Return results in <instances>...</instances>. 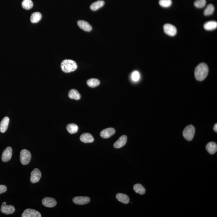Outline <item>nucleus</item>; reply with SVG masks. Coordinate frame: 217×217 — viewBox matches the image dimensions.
<instances>
[{"label":"nucleus","mask_w":217,"mask_h":217,"mask_svg":"<svg viewBox=\"0 0 217 217\" xmlns=\"http://www.w3.org/2000/svg\"><path fill=\"white\" fill-rule=\"evenodd\" d=\"M209 68L208 65L204 63H200L195 68V76L197 81H204L208 75Z\"/></svg>","instance_id":"1"},{"label":"nucleus","mask_w":217,"mask_h":217,"mask_svg":"<svg viewBox=\"0 0 217 217\" xmlns=\"http://www.w3.org/2000/svg\"><path fill=\"white\" fill-rule=\"evenodd\" d=\"M61 68L64 72L69 73L75 71L77 65L75 61L71 60H65L61 63Z\"/></svg>","instance_id":"2"},{"label":"nucleus","mask_w":217,"mask_h":217,"mask_svg":"<svg viewBox=\"0 0 217 217\" xmlns=\"http://www.w3.org/2000/svg\"><path fill=\"white\" fill-rule=\"evenodd\" d=\"M195 131V128L194 126L190 125L187 126L183 130V136L187 141H191L194 138Z\"/></svg>","instance_id":"3"},{"label":"nucleus","mask_w":217,"mask_h":217,"mask_svg":"<svg viewBox=\"0 0 217 217\" xmlns=\"http://www.w3.org/2000/svg\"><path fill=\"white\" fill-rule=\"evenodd\" d=\"M32 155L30 152L26 149L21 151L20 160L21 163L23 165L28 164L31 159Z\"/></svg>","instance_id":"4"},{"label":"nucleus","mask_w":217,"mask_h":217,"mask_svg":"<svg viewBox=\"0 0 217 217\" xmlns=\"http://www.w3.org/2000/svg\"><path fill=\"white\" fill-rule=\"evenodd\" d=\"M22 217H41L39 211L32 209H27L22 214Z\"/></svg>","instance_id":"5"},{"label":"nucleus","mask_w":217,"mask_h":217,"mask_svg":"<svg viewBox=\"0 0 217 217\" xmlns=\"http://www.w3.org/2000/svg\"><path fill=\"white\" fill-rule=\"evenodd\" d=\"M164 30L166 34L171 36H175L177 33V29L175 27L170 24H166L164 26Z\"/></svg>","instance_id":"6"},{"label":"nucleus","mask_w":217,"mask_h":217,"mask_svg":"<svg viewBox=\"0 0 217 217\" xmlns=\"http://www.w3.org/2000/svg\"><path fill=\"white\" fill-rule=\"evenodd\" d=\"M1 211L2 213L9 215L15 212V208L13 205H7L6 203L4 202L1 205Z\"/></svg>","instance_id":"7"},{"label":"nucleus","mask_w":217,"mask_h":217,"mask_svg":"<svg viewBox=\"0 0 217 217\" xmlns=\"http://www.w3.org/2000/svg\"><path fill=\"white\" fill-rule=\"evenodd\" d=\"M41 173L38 169H35L31 173L30 177V181L32 183L38 182L41 177Z\"/></svg>","instance_id":"8"},{"label":"nucleus","mask_w":217,"mask_h":217,"mask_svg":"<svg viewBox=\"0 0 217 217\" xmlns=\"http://www.w3.org/2000/svg\"><path fill=\"white\" fill-rule=\"evenodd\" d=\"M73 202L77 205H83L87 204L90 201V198L87 197L79 196L74 197Z\"/></svg>","instance_id":"9"},{"label":"nucleus","mask_w":217,"mask_h":217,"mask_svg":"<svg viewBox=\"0 0 217 217\" xmlns=\"http://www.w3.org/2000/svg\"><path fill=\"white\" fill-rule=\"evenodd\" d=\"M42 204L43 206L47 208H53L57 205V202L54 198L47 197L43 199Z\"/></svg>","instance_id":"10"},{"label":"nucleus","mask_w":217,"mask_h":217,"mask_svg":"<svg viewBox=\"0 0 217 217\" xmlns=\"http://www.w3.org/2000/svg\"><path fill=\"white\" fill-rule=\"evenodd\" d=\"M115 130L114 128L110 127V128H106V129L102 130L100 133V136L102 138L107 139L112 136L115 134Z\"/></svg>","instance_id":"11"},{"label":"nucleus","mask_w":217,"mask_h":217,"mask_svg":"<svg viewBox=\"0 0 217 217\" xmlns=\"http://www.w3.org/2000/svg\"><path fill=\"white\" fill-rule=\"evenodd\" d=\"M12 149L11 147H7L2 152V160L4 162L9 161L12 158Z\"/></svg>","instance_id":"12"},{"label":"nucleus","mask_w":217,"mask_h":217,"mask_svg":"<svg viewBox=\"0 0 217 217\" xmlns=\"http://www.w3.org/2000/svg\"><path fill=\"white\" fill-rule=\"evenodd\" d=\"M127 137L125 135L122 136L115 143L113 146L116 148H120L124 146L126 143Z\"/></svg>","instance_id":"13"},{"label":"nucleus","mask_w":217,"mask_h":217,"mask_svg":"<svg viewBox=\"0 0 217 217\" xmlns=\"http://www.w3.org/2000/svg\"><path fill=\"white\" fill-rule=\"evenodd\" d=\"M78 25L79 27L85 31L90 32L92 30V26L86 21L80 20L78 22Z\"/></svg>","instance_id":"14"},{"label":"nucleus","mask_w":217,"mask_h":217,"mask_svg":"<svg viewBox=\"0 0 217 217\" xmlns=\"http://www.w3.org/2000/svg\"><path fill=\"white\" fill-rule=\"evenodd\" d=\"M9 119L7 117H4L0 123V131L2 133L5 132L7 130L9 125Z\"/></svg>","instance_id":"15"},{"label":"nucleus","mask_w":217,"mask_h":217,"mask_svg":"<svg viewBox=\"0 0 217 217\" xmlns=\"http://www.w3.org/2000/svg\"><path fill=\"white\" fill-rule=\"evenodd\" d=\"M81 141V142L85 143H89L93 142L94 139L93 137L90 134L84 133L82 134L80 136Z\"/></svg>","instance_id":"16"},{"label":"nucleus","mask_w":217,"mask_h":217,"mask_svg":"<svg viewBox=\"0 0 217 217\" xmlns=\"http://www.w3.org/2000/svg\"><path fill=\"white\" fill-rule=\"evenodd\" d=\"M206 149L209 153L211 155H213L216 153L217 151V144L213 142L208 143L206 146Z\"/></svg>","instance_id":"17"},{"label":"nucleus","mask_w":217,"mask_h":217,"mask_svg":"<svg viewBox=\"0 0 217 217\" xmlns=\"http://www.w3.org/2000/svg\"><path fill=\"white\" fill-rule=\"evenodd\" d=\"M116 197L118 201L123 204H127L130 202L129 197L126 195L119 193L116 195Z\"/></svg>","instance_id":"18"},{"label":"nucleus","mask_w":217,"mask_h":217,"mask_svg":"<svg viewBox=\"0 0 217 217\" xmlns=\"http://www.w3.org/2000/svg\"><path fill=\"white\" fill-rule=\"evenodd\" d=\"M217 27V23L215 21H210L207 22L204 25V29L208 31L214 30Z\"/></svg>","instance_id":"19"},{"label":"nucleus","mask_w":217,"mask_h":217,"mask_svg":"<svg viewBox=\"0 0 217 217\" xmlns=\"http://www.w3.org/2000/svg\"><path fill=\"white\" fill-rule=\"evenodd\" d=\"M42 17V14L40 12H33L31 15L30 21L32 23H37L41 19Z\"/></svg>","instance_id":"20"},{"label":"nucleus","mask_w":217,"mask_h":217,"mask_svg":"<svg viewBox=\"0 0 217 217\" xmlns=\"http://www.w3.org/2000/svg\"><path fill=\"white\" fill-rule=\"evenodd\" d=\"M70 99L78 100L81 99V95L75 89H71L68 93Z\"/></svg>","instance_id":"21"},{"label":"nucleus","mask_w":217,"mask_h":217,"mask_svg":"<svg viewBox=\"0 0 217 217\" xmlns=\"http://www.w3.org/2000/svg\"><path fill=\"white\" fill-rule=\"evenodd\" d=\"M105 2L103 1H96L91 5L90 8L92 11L97 10L104 5Z\"/></svg>","instance_id":"22"},{"label":"nucleus","mask_w":217,"mask_h":217,"mask_svg":"<svg viewBox=\"0 0 217 217\" xmlns=\"http://www.w3.org/2000/svg\"><path fill=\"white\" fill-rule=\"evenodd\" d=\"M134 191L137 194L141 195H144L145 192V189L142 185L140 184H135L134 186Z\"/></svg>","instance_id":"23"},{"label":"nucleus","mask_w":217,"mask_h":217,"mask_svg":"<svg viewBox=\"0 0 217 217\" xmlns=\"http://www.w3.org/2000/svg\"><path fill=\"white\" fill-rule=\"evenodd\" d=\"M100 81L96 78H91L87 81V84L91 87L94 88L100 85Z\"/></svg>","instance_id":"24"},{"label":"nucleus","mask_w":217,"mask_h":217,"mask_svg":"<svg viewBox=\"0 0 217 217\" xmlns=\"http://www.w3.org/2000/svg\"><path fill=\"white\" fill-rule=\"evenodd\" d=\"M67 129L69 133L74 134L77 132L78 127L76 125L74 124H68L67 126Z\"/></svg>","instance_id":"25"},{"label":"nucleus","mask_w":217,"mask_h":217,"mask_svg":"<svg viewBox=\"0 0 217 217\" xmlns=\"http://www.w3.org/2000/svg\"><path fill=\"white\" fill-rule=\"evenodd\" d=\"M33 3L32 0H23L22 2V7L24 9L29 10L33 7Z\"/></svg>","instance_id":"26"},{"label":"nucleus","mask_w":217,"mask_h":217,"mask_svg":"<svg viewBox=\"0 0 217 217\" xmlns=\"http://www.w3.org/2000/svg\"><path fill=\"white\" fill-rule=\"evenodd\" d=\"M215 10V7L212 4H209L204 11V15L205 16H209L212 15Z\"/></svg>","instance_id":"27"},{"label":"nucleus","mask_w":217,"mask_h":217,"mask_svg":"<svg viewBox=\"0 0 217 217\" xmlns=\"http://www.w3.org/2000/svg\"><path fill=\"white\" fill-rule=\"evenodd\" d=\"M159 3L163 7L167 8L171 5L172 1L171 0H160Z\"/></svg>","instance_id":"28"},{"label":"nucleus","mask_w":217,"mask_h":217,"mask_svg":"<svg viewBox=\"0 0 217 217\" xmlns=\"http://www.w3.org/2000/svg\"><path fill=\"white\" fill-rule=\"evenodd\" d=\"M206 4V0H197L194 2V5L197 8H202Z\"/></svg>","instance_id":"29"},{"label":"nucleus","mask_w":217,"mask_h":217,"mask_svg":"<svg viewBox=\"0 0 217 217\" xmlns=\"http://www.w3.org/2000/svg\"><path fill=\"white\" fill-rule=\"evenodd\" d=\"M131 79L134 82H136L139 81L140 78V75L139 72L137 71H135L132 73L131 75Z\"/></svg>","instance_id":"30"},{"label":"nucleus","mask_w":217,"mask_h":217,"mask_svg":"<svg viewBox=\"0 0 217 217\" xmlns=\"http://www.w3.org/2000/svg\"><path fill=\"white\" fill-rule=\"evenodd\" d=\"M7 187L5 185H0V194L5 192L7 191Z\"/></svg>","instance_id":"31"},{"label":"nucleus","mask_w":217,"mask_h":217,"mask_svg":"<svg viewBox=\"0 0 217 217\" xmlns=\"http://www.w3.org/2000/svg\"><path fill=\"white\" fill-rule=\"evenodd\" d=\"M214 130L215 132H217V124H215L214 127Z\"/></svg>","instance_id":"32"}]
</instances>
